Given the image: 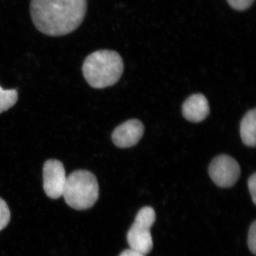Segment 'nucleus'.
<instances>
[{
	"label": "nucleus",
	"instance_id": "1",
	"mask_svg": "<svg viewBox=\"0 0 256 256\" xmlns=\"http://www.w3.org/2000/svg\"><path fill=\"white\" fill-rule=\"evenodd\" d=\"M87 0H31L30 14L38 31L50 36L68 34L80 26Z\"/></svg>",
	"mask_w": 256,
	"mask_h": 256
},
{
	"label": "nucleus",
	"instance_id": "2",
	"mask_svg": "<svg viewBox=\"0 0 256 256\" xmlns=\"http://www.w3.org/2000/svg\"><path fill=\"white\" fill-rule=\"evenodd\" d=\"M82 70L84 78L90 86L105 88L114 85L122 76L124 60L114 50H96L88 56Z\"/></svg>",
	"mask_w": 256,
	"mask_h": 256
},
{
	"label": "nucleus",
	"instance_id": "3",
	"mask_svg": "<svg viewBox=\"0 0 256 256\" xmlns=\"http://www.w3.org/2000/svg\"><path fill=\"white\" fill-rule=\"evenodd\" d=\"M62 196L66 203L74 210L92 208L99 196L97 178L87 170H76L67 176Z\"/></svg>",
	"mask_w": 256,
	"mask_h": 256
},
{
	"label": "nucleus",
	"instance_id": "4",
	"mask_svg": "<svg viewBox=\"0 0 256 256\" xmlns=\"http://www.w3.org/2000/svg\"><path fill=\"white\" fill-rule=\"evenodd\" d=\"M156 220V213L150 206H144L138 212L128 230L127 242L130 249L146 255L153 248L150 228Z\"/></svg>",
	"mask_w": 256,
	"mask_h": 256
},
{
	"label": "nucleus",
	"instance_id": "5",
	"mask_svg": "<svg viewBox=\"0 0 256 256\" xmlns=\"http://www.w3.org/2000/svg\"><path fill=\"white\" fill-rule=\"evenodd\" d=\"M208 174L216 186L230 188L240 178V165L232 156L220 154L212 160L208 168Z\"/></svg>",
	"mask_w": 256,
	"mask_h": 256
},
{
	"label": "nucleus",
	"instance_id": "6",
	"mask_svg": "<svg viewBox=\"0 0 256 256\" xmlns=\"http://www.w3.org/2000/svg\"><path fill=\"white\" fill-rule=\"evenodd\" d=\"M67 176L63 163L57 160H48L43 168L44 190L47 196L53 200L63 195Z\"/></svg>",
	"mask_w": 256,
	"mask_h": 256
},
{
	"label": "nucleus",
	"instance_id": "7",
	"mask_svg": "<svg viewBox=\"0 0 256 256\" xmlns=\"http://www.w3.org/2000/svg\"><path fill=\"white\" fill-rule=\"evenodd\" d=\"M144 124L137 119L129 120L120 124L112 133L114 146L120 148H129L136 146L144 134Z\"/></svg>",
	"mask_w": 256,
	"mask_h": 256
},
{
	"label": "nucleus",
	"instance_id": "8",
	"mask_svg": "<svg viewBox=\"0 0 256 256\" xmlns=\"http://www.w3.org/2000/svg\"><path fill=\"white\" fill-rule=\"evenodd\" d=\"M208 101L201 94L192 95L184 102V118L192 122H200L206 118L210 114Z\"/></svg>",
	"mask_w": 256,
	"mask_h": 256
},
{
	"label": "nucleus",
	"instance_id": "9",
	"mask_svg": "<svg viewBox=\"0 0 256 256\" xmlns=\"http://www.w3.org/2000/svg\"><path fill=\"white\" fill-rule=\"evenodd\" d=\"M256 109L249 110L240 122V137L244 144L248 146H254L256 144Z\"/></svg>",
	"mask_w": 256,
	"mask_h": 256
},
{
	"label": "nucleus",
	"instance_id": "10",
	"mask_svg": "<svg viewBox=\"0 0 256 256\" xmlns=\"http://www.w3.org/2000/svg\"><path fill=\"white\" fill-rule=\"evenodd\" d=\"M18 100V92L16 89L4 90L0 86V114L11 108Z\"/></svg>",
	"mask_w": 256,
	"mask_h": 256
},
{
	"label": "nucleus",
	"instance_id": "11",
	"mask_svg": "<svg viewBox=\"0 0 256 256\" xmlns=\"http://www.w3.org/2000/svg\"><path fill=\"white\" fill-rule=\"evenodd\" d=\"M10 220V210L6 202L0 198V230L4 229Z\"/></svg>",
	"mask_w": 256,
	"mask_h": 256
},
{
	"label": "nucleus",
	"instance_id": "12",
	"mask_svg": "<svg viewBox=\"0 0 256 256\" xmlns=\"http://www.w3.org/2000/svg\"><path fill=\"white\" fill-rule=\"evenodd\" d=\"M248 246L254 255L256 254V222L254 220L248 230Z\"/></svg>",
	"mask_w": 256,
	"mask_h": 256
},
{
	"label": "nucleus",
	"instance_id": "13",
	"mask_svg": "<svg viewBox=\"0 0 256 256\" xmlns=\"http://www.w3.org/2000/svg\"><path fill=\"white\" fill-rule=\"evenodd\" d=\"M229 6L236 11H244L250 8L255 0H227Z\"/></svg>",
	"mask_w": 256,
	"mask_h": 256
},
{
	"label": "nucleus",
	"instance_id": "14",
	"mask_svg": "<svg viewBox=\"0 0 256 256\" xmlns=\"http://www.w3.org/2000/svg\"><path fill=\"white\" fill-rule=\"evenodd\" d=\"M248 188L250 196L252 197V202L256 204V174L254 173L248 180Z\"/></svg>",
	"mask_w": 256,
	"mask_h": 256
},
{
	"label": "nucleus",
	"instance_id": "15",
	"mask_svg": "<svg viewBox=\"0 0 256 256\" xmlns=\"http://www.w3.org/2000/svg\"><path fill=\"white\" fill-rule=\"evenodd\" d=\"M119 256H146L144 254H141V252H136V250H132V249H127L124 250V252L120 254Z\"/></svg>",
	"mask_w": 256,
	"mask_h": 256
}]
</instances>
